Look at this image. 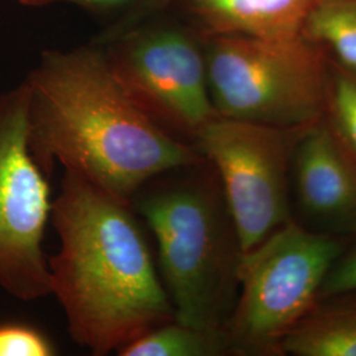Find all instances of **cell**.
I'll use <instances>...</instances> for the list:
<instances>
[{"label": "cell", "mask_w": 356, "mask_h": 356, "mask_svg": "<svg viewBox=\"0 0 356 356\" xmlns=\"http://www.w3.org/2000/svg\"><path fill=\"white\" fill-rule=\"evenodd\" d=\"M57 348L41 331L26 325L0 326V356H53Z\"/></svg>", "instance_id": "15"}, {"label": "cell", "mask_w": 356, "mask_h": 356, "mask_svg": "<svg viewBox=\"0 0 356 356\" xmlns=\"http://www.w3.org/2000/svg\"><path fill=\"white\" fill-rule=\"evenodd\" d=\"M51 219L60 238L48 259L51 296L76 344L108 355L176 319L131 204L65 170Z\"/></svg>", "instance_id": "2"}, {"label": "cell", "mask_w": 356, "mask_h": 356, "mask_svg": "<svg viewBox=\"0 0 356 356\" xmlns=\"http://www.w3.org/2000/svg\"><path fill=\"white\" fill-rule=\"evenodd\" d=\"M28 106L26 82L0 94V289L26 302L51 296L42 239L53 204L29 148Z\"/></svg>", "instance_id": "8"}, {"label": "cell", "mask_w": 356, "mask_h": 356, "mask_svg": "<svg viewBox=\"0 0 356 356\" xmlns=\"http://www.w3.org/2000/svg\"><path fill=\"white\" fill-rule=\"evenodd\" d=\"M302 36L331 53L337 64L356 72V0H317Z\"/></svg>", "instance_id": "13"}, {"label": "cell", "mask_w": 356, "mask_h": 356, "mask_svg": "<svg viewBox=\"0 0 356 356\" xmlns=\"http://www.w3.org/2000/svg\"><path fill=\"white\" fill-rule=\"evenodd\" d=\"M26 7H47L53 4H72L89 13H104L126 11L136 0H16Z\"/></svg>", "instance_id": "18"}, {"label": "cell", "mask_w": 356, "mask_h": 356, "mask_svg": "<svg viewBox=\"0 0 356 356\" xmlns=\"http://www.w3.org/2000/svg\"><path fill=\"white\" fill-rule=\"evenodd\" d=\"M323 119L356 164V72L329 61Z\"/></svg>", "instance_id": "14"}, {"label": "cell", "mask_w": 356, "mask_h": 356, "mask_svg": "<svg viewBox=\"0 0 356 356\" xmlns=\"http://www.w3.org/2000/svg\"><path fill=\"white\" fill-rule=\"evenodd\" d=\"M301 131L216 116L194 141L219 178L243 254L292 220L291 161Z\"/></svg>", "instance_id": "7"}, {"label": "cell", "mask_w": 356, "mask_h": 356, "mask_svg": "<svg viewBox=\"0 0 356 356\" xmlns=\"http://www.w3.org/2000/svg\"><path fill=\"white\" fill-rule=\"evenodd\" d=\"M291 178L297 206L312 229L356 235V164L323 118L300 132Z\"/></svg>", "instance_id": "9"}, {"label": "cell", "mask_w": 356, "mask_h": 356, "mask_svg": "<svg viewBox=\"0 0 356 356\" xmlns=\"http://www.w3.org/2000/svg\"><path fill=\"white\" fill-rule=\"evenodd\" d=\"M24 82L28 143L48 177L58 163L131 204L156 175L204 160L132 103L97 44L42 51Z\"/></svg>", "instance_id": "1"}, {"label": "cell", "mask_w": 356, "mask_h": 356, "mask_svg": "<svg viewBox=\"0 0 356 356\" xmlns=\"http://www.w3.org/2000/svg\"><path fill=\"white\" fill-rule=\"evenodd\" d=\"M119 356H220L229 354L225 331L193 327L172 319L116 351Z\"/></svg>", "instance_id": "12"}, {"label": "cell", "mask_w": 356, "mask_h": 356, "mask_svg": "<svg viewBox=\"0 0 356 356\" xmlns=\"http://www.w3.org/2000/svg\"><path fill=\"white\" fill-rule=\"evenodd\" d=\"M178 0H136L122 17L110 26L102 36L98 38V42L102 44L111 38H118L119 35L127 32L135 26H140L145 22H149L152 17L159 13H164L168 8L177 4Z\"/></svg>", "instance_id": "16"}, {"label": "cell", "mask_w": 356, "mask_h": 356, "mask_svg": "<svg viewBox=\"0 0 356 356\" xmlns=\"http://www.w3.org/2000/svg\"><path fill=\"white\" fill-rule=\"evenodd\" d=\"M281 353L294 356H356V292L319 298L286 334Z\"/></svg>", "instance_id": "11"}, {"label": "cell", "mask_w": 356, "mask_h": 356, "mask_svg": "<svg viewBox=\"0 0 356 356\" xmlns=\"http://www.w3.org/2000/svg\"><path fill=\"white\" fill-rule=\"evenodd\" d=\"M351 292H356V243L334 263L323 281L319 298Z\"/></svg>", "instance_id": "17"}, {"label": "cell", "mask_w": 356, "mask_h": 356, "mask_svg": "<svg viewBox=\"0 0 356 356\" xmlns=\"http://www.w3.org/2000/svg\"><path fill=\"white\" fill-rule=\"evenodd\" d=\"M202 36L293 38L302 36L317 0H178Z\"/></svg>", "instance_id": "10"}, {"label": "cell", "mask_w": 356, "mask_h": 356, "mask_svg": "<svg viewBox=\"0 0 356 356\" xmlns=\"http://www.w3.org/2000/svg\"><path fill=\"white\" fill-rule=\"evenodd\" d=\"M343 251L342 236L289 220L244 252L226 327L229 354L280 353L286 334L318 302L323 281Z\"/></svg>", "instance_id": "5"}, {"label": "cell", "mask_w": 356, "mask_h": 356, "mask_svg": "<svg viewBox=\"0 0 356 356\" xmlns=\"http://www.w3.org/2000/svg\"><path fill=\"white\" fill-rule=\"evenodd\" d=\"M131 206L154 235L176 319L226 332L243 250L214 168L204 157L161 172L135 193Z\"/></svg>", "instance_id": "3"}, {"label": "cell", "mask_w": 356, "mask_h": 356, "mask_svg": "<svg viewBox=\"0 0 356 356\" xmlns=\"http://www.w3.org/2000/svg\"><path fill=\"white\" fill-rule=\"evenodd\" d=\"M97 45L141 113L176 140L194 147L201 129L216 116L204 44L182 26L145 22Z\"/></svg>", "instance_id": "6"}, {"label": "cell", "mask_w": 356, "mask_h": 356, "mask_svg": "<svg viewBox=\"0 0 356 356\" xmlns=\"http://www.w3.org/2000/svg\"><path fill=\"white\" fill-rule=\"evenodd\" d=\"M210 98L216 116L280 128H305L323 118L329 61L304 36L204 38Z\"/></svg>", "instance_id": "4"}]
</instances>
